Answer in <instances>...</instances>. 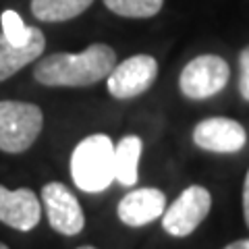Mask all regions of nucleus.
<instances>
[{
  "instance_id": "f257e3e1",
  "label": "nucleus",
  "mask_w": 249,
  "mask_h": 249,
  "mask_svg": "<svg viewBox=\"0 0 249 249\" xmlns=\"http://www.w3.org/2000/svg\"><path fill=\"white\" fill-rule=\"evenodd\" d=\"M116 65V52L108 44H91L79 54L56 52L42 58L34 79L48 88H88L106 79Z\"/></svg>"
},
{
  "instance_id": "f03ea898",
  "label": "nucleus",
  "mask_w": 249,
  "mask_h": 249,
  "mask_svg": "<svg viewBox=\"0 0 249 249\" xmlns=\"http://www.w3.org/2000/svg\"><path fill=\"white\" fill-rule=\"evenodd\" d=\"M71 177L85 193H100L114 183V143L104 133L85 137L71 154Z\"/></svg>"
},
{
  "instance_id": "7ed1b4c3",
  "label": "nucleus",
  "mask_w": 249,
  "mask_h": 249,
  "mask_svg": "<svg viewBox=\"0 0 249 249\" xmlns=\"http://www.w3.org/2000/svg\"><path fill=\"white\" fill-rule=\"evenodd\" d=\"M44 127L40 106L29 102H0V152L23 154L29 150Z\"/></svg>"
},
{
  "instance_id": "20e7f679",
  "label": "nucleus",
  "mask_w": 249,
  "mask_h": 249,
  "mask_svg": "<svg viewBox=\"0 0 249 249\" xmlns=\"http://www.w3.org/2000/svg\"><path fill=\"white\" fill-rule=\"evenodd\" d=\"M231 79L229 62L216 54H201L196 56L181 71L178 88L189 100H208L220 93Z\"/></svg>"
},
{
  "instance_id": "39448f33",
  "label": "nucleus",
  "mask_w": 249,
  "mask_h": 249,
  "mask_svg": "<svg viewBox=\"0 0 249 249\" xmlns=\"http://www.w3.org/2000/svg\"><path fill=\"white\" fill-rule=\"evenodd\" d=\"M212 208V196L206 187L191 185L162 214V227L173 237H187L196 231Z\"/></svg>"
},
{
  "instance_id": "423d86ee",
  "label": "nucleus",
  "mask_w": 249,
  "mask_h": 249,
  "mask_svg": "<svg viewBox=\"0 0 249 249\" xmlns=\"http://www.w3.org/2000/svg\"><path fill=\"white\" fill-rule=\"evenodd\" d=\"M158 77V62L150 54H135L121 65L116 62L106 77L108 93L116 100H131L142 96L154 85Z\"/></svg>"
},
{
  "instance_id": "0eeeda50",
  "label": "nucleus",
  "mask_w": 249,
  "mask_h": 249,
  "mask_svg": "<svg viewBox=\"0 0 249 249\" xmlns=\"http://www.w3.org/2000/svg\"><path fill=\"white\" fill-rule=\"evenodd\" d=\"M42 201L50 227L60 235H79L85 227V216L79 201L62 183H48L42 189Z\"/></svg>"
},
{
  "instance_id": "6e6552de",
  "label": "nucleus",
  "mask_w": 249,
  "mask_h": 249,
  "mask_svg": "<svg viewBox=\"0 0 249 249\" xmlns=\"http://www.w3.org/2000/svg\"><path fill=\"white\" fill-rule=\"evenodd\" d=\"M247 142L243 124L224 119V116H210L193 129V143L206 152L214 154H232L239 152Z\"/></svg>"
},
{
  "instance_id": "1a4fd4ad",
  "label": "nucleus",
  "mask_w": 249,
  "mask_h": 249,
  "mask_svg": "<svg viewBox=\"0 0 249 249\" xmlns=\"http://www.w3.org/2000/svg\"><path fill=\"white\" fill-rule=\"evenodd\" d=\"M40 216V199L31 189L21 187L17 191H9L0 185V222L15 231L27 232L37 227Z\"/></svg>"
},
{
  "instance_id": "9d476101",
  "label": "nucleus",
  "mask_w": 249,
  "mask_h": 249,
  "mask_svg": "<svg viewBox=\"0 0 249 249\" xmlns=\"http://www.w3.org/2000/svg\"><path fill=\"white\" fill-rule=\"evenodd\" d=\"M166 210V196L156 187H143L127 193L119 201V218L127 227H143L154 222L156 218H162Z\"/></svg>"
},
{
  "instance_id": "9b49d317",
  "label": "nucleus",
  "mask_w": 249,
  "mask_h": 249,
  "mask_svg": "<svg viewBox=\"0 0 249 249\" xmlns=\"http://www.w3.org/2000/svg\"><path fill=\"white\" fill-rule=\"evenodd\" d=\"M46 48V37L40 31L34 40L27 46H11L4 40V36L0 34V81L9 79L15 73H19L23 67H27L29 62H34L42 56V52Z\"/></svg>"
},
{
  "instance_id": "f8f14e48",
  "label": "nucleus",
  "mask_w": 249,
  "mask_h": 249,
  "mask_svg": "<svg viewBox=\"0 0 249 249\" xmlns=\"http://www.w3.org/2000/svg\"><path fill=\"white\" fill-rule=\"evenodd\" d=\"M142 139L137 135L123 137L119 145H114V181L124 187L137 183V164L142 158Z\"/></svg>"
},
{
  "instance_id": "ddd939ff",
  "label": "nucleus",
  "mask_w": 249,
  "mask_h": 249,
  "mask_svg": "<svg viewBox=\"0 0 249 249\" xmlns=\"http://www.w3.org/2000/svg\"><path fill=\"white\" fill-rule=\"evenodd\" d=\"M93 4V0H31V13L37 21L62 23L79 17Z\"/></svg>"
},
{
  "instance_id": "4468645a",
  "label": "nucleus",
  "mask_w": 249,
  "mask_h": 249,
  "mask_svg": "<svg viewBox=\"0 0 249 249\" xmlns=\"http://www.w3.org/2000/svg\"><path fill=\"white\" fill-rule=\"evenodd\" d=\"M0 25H2L4 40L11 46H17V48L27 46L37 34H40V29L25 25L21 19V15L17 11H11V9H6L2 15H0Z\"/></svg>"
},
{
  "instance_id": "2eb2a0df",
  "label": "nucleus",
  "mask_w": 249,
  "mask_h": 249,
  "mask_svg": "<svg viewBox=\"0 0 249 249\" xmlns=\"http://www.w3.org/2000/svg\"><path fill=\"white\" fill-rule=\"evenodd\" d=\"M106 9L129 19H147L158 15L164 0H104Z\"/></svg>"
},
{
  "instance_id": "dca6fc26",
  "label": "nucleus",
  "mask_w": 249,
  "mask_h": 249,
  "mask_svg": "<svg viewBox=\"0 0 249 249\" xmlns=\"http://www.w3.org/2000/svg\"><path fill=\"white\" fill-rule=\"evenodd\" d=\"M239 93L249 102V46L239 54Z\"/></svg>"
},
{
  "instance_id": "f3484780",
  "label": "nucleus",
  "mask_w": 249,
  "mask_h": 249,
  "mask_svg": "<svg viewBox=\"0 0 249 249\" xmlns=\"http://www.w3.org/2000/svg\"><path fill=\"white\" fill-rule=\"evenodd\" d=\"M243 216H245V224L249 229V170H247V177L243 183Z\"/></svg>"
},
{
  "instance_id": "a211bd4d",
  "label": "nucleus",
  "mask_w": 249,
  "mask_h": 249,
  "mask_svg": "<svg viewBox=\"0 0 249 249\" xmlns=\"http://www.w3.org/2000/svg\"><path fill=\"white\" fill-rule=\"evenodd\" d=\"M224 249H249V239H239V241H232Z\"/></svg>"
},
{
  "instance_id": "6ab92c4d",
  "label": "nucleus",
  "mask_w": 249,
  "mask_h": 249,
  "mask_svg": "<svg viewBox=\"0 0 249 249\" xmlns=\"http://www.w3.org/2000/svg\"><path fill=\"white\" fill-rule=\"evenodd\" d=\"M77 249H96V247H91V245H83V247H77Z\"/></svg>"
},
{
  "instance_id": "aec40b11",
  "label": "nucleus",
  "mask_w": 249,
  "mask_h": 249,
  "mask_svg": "<svg viewBox=\"0 0 249 249\" xmlns=\"http://www.w3.org/2000/svg\"><path fill=\"white\" fill-rule=\"evenodd\" d=\"M0 249H9V247H6L4 243H0Z\"/></svg>"
}]
</instances>
